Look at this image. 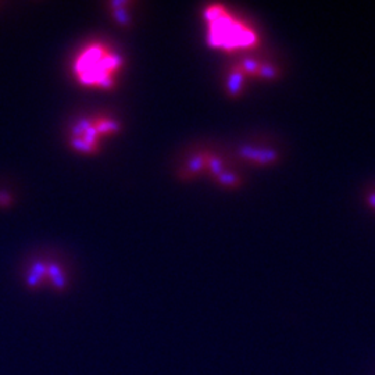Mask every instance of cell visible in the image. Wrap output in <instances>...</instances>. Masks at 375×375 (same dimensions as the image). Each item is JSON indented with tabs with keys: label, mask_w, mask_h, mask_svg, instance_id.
Segmentation results:
<instances>
[{
	"label": "cell",
	"mask_w": 375,
	"mask_h": 375,
	"mask_svg": "<svg viewBox=\"0 0 375 375\" xmlns=\"http://www.w3.org/2000/svg\"><path fill=\"white\" fill-rule=\"evenodd\" d=\"M115 124L109 120H92V121H82L74 131L73 144L82 152H93L98 140L104 133L113 132Z\"/></svg>",
	"instance_id": "3"
},
{
	"label": "cell",
	"mask_w": 375,
	"mask_h": 375,
	"mask_svg": "<svg viewBox=\"0 0 375 375\" xmlns=\"http://www.w3.org/2000/svg\"><path fill=\"white\" fill-rule=\"evenodd\" d=\"M206 20L208 25V42L214 48L233 52L250 48L257 42V35L221 6H212L207 9Z\"/></svg>",
	"instance_id": "2"
},
{
	"label": "cell",
	"mask_w": 375,
	"mask_h": 375,
	"mask_svg": "<svg viewBox=\"0 0 375 375\" xmlns=\"http://www.w3.org/2000/svg\"><path fill=\"white\" fill-rule=\"evenodd\" d=\"M121 67L119 55L104 44L93 43L86 46L74 63L75 77L85 86L110 88Z\"/></svg>",
	"instance_id": "1"
},
{
	"label": "cell",
	"mask_w": 375,
	"mask_h": 375,
	"mask_svg": "<svg viewBox=\"0 0 375 375\" xmlns=\"http://www.w3.org/2000/svg\"><path fill=\"white\" fill-rule=\"evenodd\" d=\"M368 203H370L372 207H375V192L371 193L370 196H368Z\"/></svg>",
	"instance_id": "4"
}]
</instances>
